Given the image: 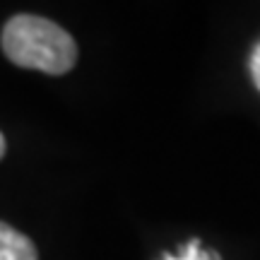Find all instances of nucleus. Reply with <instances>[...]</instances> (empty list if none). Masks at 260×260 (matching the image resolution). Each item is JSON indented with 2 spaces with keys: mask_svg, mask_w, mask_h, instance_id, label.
I'll use <instances>...</instances> for the list:
<instances>
[{
  "mask_svg": "<svg viewBox=\"0 0 260 260\" xmlns=\"http://www.w3.org/2000/svg\"><path fill=\"white\" fill-rule=\"evenodd\" d=\"M5 56L19 68L65 75L77 63L75 39L56 22L37 15H15L0 37Z\"/></svg>",
  "mask_w": 260,
  "mask_h": 260,
  "instance_id": "f257e3e1",
  "label": "nucleus"
},
{
  "mask_svg": "<svg viewBox=\"0 0 260 260\" xmlns=\"http://www.w3.org/2000/svg\"><path fill=\"white\" fill-rule=\"evenodd\" d=\"M248 68H251L253 82H255V87L260 89V44L253 48V56H251V63H248Z\"/></svg>",
  "mask_w": 260,
  "mask_h": 260,
  "instance_id": "20e7f679",
  "label": "nucleus"
},
{
  "mask_svg": "<svg viewBox=\"0 0 260 260\" xmlns=\"http://www.w3.org/2000/svg\"><path fill=\"white\" fill-rule=\"evenodd\" d=\"M5 154V138H3V133H0V159Z\"/></svg>",
  "mask_w": 260,
  "mask_h": 260,
  "instance_id": "39448f33",
  "label": "nucleus"
},
{
  "mask_svg": "<svg viewBox=\"0 0 260 260\" xmlns=\"http://www.w3.org/2000/svg\"><path fill=\"white\" fill-rule=\"evenodd\" d=\"M161 260H219V255L214 251H205L198 239H190V241L181 248L178 255H164Z\"/></svg>",
  "mask_w": 260,
  "mask_h": 260,
  "instance_id": "7ed1b4c3",
  "label": "nucleus"
},
{
  "mask_svg": "<svg viewBox=\"0 0 260 260\" xmlns=\"http://www.w3.org/2000/svg\"><path fill=\"white\" fill-rule=\"evenodd\" d=\"M0 260H39V253L29 236L0 222Z\"/></svg>",
  "mask_w": 260,
  "mask_h": 260,
  "instance_id": "f03ea898",
  "label": "nucleus"
}]
</instances>
